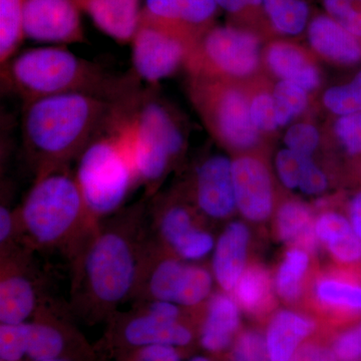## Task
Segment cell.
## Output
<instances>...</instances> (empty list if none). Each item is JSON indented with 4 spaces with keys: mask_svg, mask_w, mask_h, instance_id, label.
Instances as JSON below:
<instances>
[{
    "mask_svg": "<svg viewBox=\"0 0 361 361\" xmlns=\"http://www.w3.org/2000/svg\"><path fill=\"white\" fill-rule=\"evenodd\" d=\"M116 104L78 92L26 103L21 132L26 151L39 165V174L63 167L66 161L80 155Z\"/></svg>",
    "mask_w": 361,
    "mask_h": 361,
    "instance_id": "6da1fadb",
    "label": "cell"
},
{
    "mask_svg": "<svg viewBox=\"0 0 361 361\" xmlns=\"http://www.w3.org/2000/svg\"><path fill=\"white\" fill-rule=\"evenodd\" d=\"M4 87L25 103L56 94H89L118 103L135 92L132 78L118 80L61 47L21 52L1 66Z\"/></svg>",
    "mask_w": 361,
    "mask_h": 361,
    "instance_id": "7a4b0ae2",
    "label": "cell"
},
{
    "mask_svg": "<svg viewBox=\"0 0 361 361\" xmlns=\"http://www.w3.org/2000/svg\"><path fill=\"white\" fill-rule=\"evenodd\" d=\"M75 179L90 217L116 211L139 182L123 103L116 104L103 127L80 154Z\"/></svg>",
    "mask_w": 361,
    "mask_h": 361,
    "instance_id": "3957f363",
    "label": "cell"
},
{
    "mask_svg": "<svg viewBox=\"0 0 361 361\" xmlns=\"http://www.w3.org/2000/svg\"><path fill=\"white\" fill-rule=\"evenodd\" d=\"M125 111L137 180L156 189L184 151V132L155 90L135 92L126 101Z\"/></svg>",
    "mask_w": 361,
    "mask_h": 361,
    "instance_id": "277c9868",
    "label": "cell"
},
{
    "mask_svg": "<svg viewBox=\"0 0 361 361\" xmlns=\"http://www.w3.org/2000/svg\"><path fill=\"white\" fill-rule=\"evenodd\" d=\"M61 168L39 174L20 209L26 232L42 245L59 243L90 216L77 179Z\"/></svg>",
    "mask_w": 361,
    "mask_h": 361,
    "instance_id": "5b68a950",
    "label": "cell"
},
{
    "mask_svg": "<svg viewBox=\"0 0 361 361\" xmlns=\"http://www.w3.org/2000/svg\"><path fill=\"white\" fill-rule=\"evenodd\" d=\"M85 282L90 296L101 305H116L134 286L137 259L125 233H99L87 248L84 262Z\"/></svg>",
    "mask_w": 361,
    "mask_h": 361,
    "instance_id": "8992f818",
    "label": "cell"
},
{
    "mask_svg": "<svg viewBox=\"0 0 361 361\" xmlns=\"http://www.w3.org/2000/svg\"><path fill=\"white\" fill-rule=\"evenodd\" d=\"M199 40L141 13L132 39L135 75L152 85L174 75Z\"/></svg>",
    "mask_w": 361,
    "mask_h": 361,
    "instance_id": "52a82bcc",
    "label": "cell"
},
{
    "mask_svg": "<svg viewBox=\"0 0 361 361\" xmlns=\"http://www.w3.org/2000/svg\"><path fill=\"white\" fill-rule=\"evenodd\" d=\"M204 111L221 141L233 149L257 144L259 130L252 121L250 104L241 90L232 87L200 85Z\"/></svg>",
    "mask_w": 361,
    "mask_h": 361,
    "instance_id": "ba28073f",
    "label": "cell"
},
{
    "mask_svg": "<svg viewBox=\"0 0 361 361\" xmlns=\"http://www.w3.org/2000/svg\"><path fill=\"white\" fill-rule=\"evenodd\" d=\"M196 47L204 63L228 77H246L259 65L260 42L255 33L245 28L212 26Z\"/></svg>",
    "mask_w": 361,
    "mask_h": 361,
    "instance_id": "9c48e42d",
    "label": "cell"
},
{
    "mask_svg": "<svg viewBox=\"0 0 361 361\" xmlns=\"http://www.w3.org/2000/svg\"><path fill=\"white\" fill-rule=\"evenodd\" d=\"M80 11L73 0H25V39L54 44L85 42Z\"/></svg>",
    "mask_w": 361,
    "mask_h": 361,
    "instance_id": "30bf717a",
    "label": "cell"
},
{
    "mask_svg": "<svg viewBox=\"0 0 361 361\" xmlns=\"http://www.w3.org/2000/svg\"><path fill=\"white\" fill-rule=\"evenodd\" d=\"M236 208L247 220L262 222L273 209V187L267 168L252 157H239L232 163Z\"/></svg>",
    "mask_w": 361,
    "mask_h": 361,
    "instance_id": "8fae6325",
    "label": "cell"
},
{
    "mask_svg": "<svg viewBox=\"0 0 361 361\" xmlns=\"http://www.w3.org/2000/svg\"><path fill=\"white\" fill-rule=\"evenodd\" d=\"M232 163L228 157L215 155L197 170V203L202 212L214 219H224L236 209Z\"/></svg>",
    "mask_w": 361,
    "mask_h": 361,
    "instance_id": "7c38bea8",
    "label": "cell"
},
{
    "mask_svg": "<svg viewBox=\"0 0 361 361\" xmlns=\"http://www.w3.org/2000/svg\"><path fill=\"white\" fill-rule=\"evenodd\" d=\"M218 9L216 0H146L142 13L200 40L212 27Z\"/></svg>",
    "mask_w": 361,
    "mask_h": 361,
    "instance_id": "4fadbf2b",
    "label": "cell"
},
{
    "mask_svg": "<svg viewBox=\"0 0 361 361\" xmlns=\"http://www.w3.org/2000/svg\"><path fill=\"white\" fill-rule=\"evenodd\" d=\"M159 224L166 243L183 259L199 260L214 250L216 243L212 235L195 227L192 215L185 207H166Z\"/></svg>",
    "mask_w": 361,
    "mask_h": 361,
    "instance_id": "5bb4252c",
    "label": "cell"
},
{
    "mask_svg": "<svg viewBox=\"0 0 361 361\" xmlns=\"http://www.w3.org/2000/svg\"><path fill=\"white\" fill-rule=\"evenodd\" d=\"M250 233L244 223H230L216 242L213 253V274L225 292H233L246 269Z\"/></svg>",
    "mask_w": 361,
    "mask_h": 361,
    "instance_id": "9a60e30c",
    "label": "cell"
},
{
    "mask_svg": "<svg viewBox=\"0 0 361 361\" xmlns=\"http://www.w3.org/2000/svg\"><path fill=\"white\" fill-rule=\"evenodd\" d=\"M306 32L311 47L320 56L342 65H353L360 61V39L326 13L313 16Z\"/></svg>",
    "mask_w": 361,
    "mask_h": 361,
    "instance_id": "2e32d148",
    "label": "cell"
},
{
    "mask_svg": "<svg viewBox=\"0 0 361 361\" xmlns=\"http://www.w3.org/2000/svg\"><path fill=\"white\" fill-rule=\"evenodd\" d=\"M80 9L94 25L116 42H132L139 25L140 0H82Z\"/></svg>",
    "mask_w": 361,
    "mask_h": 361,
    "instance_id": "e0dca14e",
    "label": "cell"
},
{
    "mask_svg": "<svg viewBox=\"0 0 361 361\" xmlns=\"http://www.w3.org/2000/svg\"><path fill=\"white\" fill-rule=\"evenodd\" d=\"M315 329L314 320L307 316L295 311H278L265 334L270 360L289 361Z\"/></svg>",
    "mask_w": 361,
    "mask_h": 361,
    "instance_id": "ac0fdd59",
    "label": "cell"
},
{
    "mask_svg": "<svg viewBox=\"0 0 361 361\" xmlns=\"http://www.w3.org/2000/svg\"><path fill=\"white\" fill-rule=\"evenodd\" d=\"M123 336L130 345L180 348L192 341V332L178 320L166 319L147 311L126 325Z\"/></svg>",
    "mask_w": 361,
    "mask_h": 361,
    "instance_id": "d6986e66",
    "label": "cell"
},
{
    "mask_svg": "<svg viewBox=\"0 0 361 361\" xmlns=\"http://www.w3.org/2000/svg\"><path fill=\"white\" fill-rule=\"evenodd\" d=\"M228 292L214 294L208 303L202 327L201 344L206 350L219 353L229 348L240 325V306Z\"/></svg>",
    "mask_w": 361,
    "mask_h": 361,
    "instance_id": "ffe728a7",
    "label": "cell"
},
{
    "mask_svg": "<svg viewBox=\"0 0 361 361\" xmlns=\"http://www.w3.org/2000/svg\"><path fill=\"white\" fill-rule=\"evenodd\" d=\"M315 231L319 244L326 247L330 255L344 264L361 260V239L344 216L325 212L315 220Z\"/></svg>",
    "mask_w": 361,
    "mask_h": 361,
    "instance_id": "44dd1931",
    "label": "cell"
},
{
    "mask_svg": "<svg viewBox=\"0 0 361 361\" xmlns=\"http://www.w3.org/2000/svg\"><path fill=\"white\" fill-rule=\"evenodd\" d=\"M266 61L271 71L281 80H288L306 92L315 90L320 84L317 68L307 61L303 52L288 42L270 45Z\"/></svg>",
    "mask_w": 361,
    "mask_h": 361,
    "instance_id": "7402d4cb",
    "label": "cell"
},
{
    "mask_svg": "<svg viewBox=\"0 0 361 361\" xmlns=\"http://www.w3.org/2000/svg\"><path fill=\"white\" fill-rule=\"evenodd\" d=\"M278 237L284 243L308 253L319 245L315 231V220L310 209L298 201L286 202L280 207L276 216Z\"/></svg>",
    "mask_w": 361,
    "mask_h": 361,
    "instance_id": "603a6c76",
    "label": "cell"
},
{
    "mask_svg": "<svg viewBox=\"0 0 361 361\" xmlns=\"http://www.w3.org/2000/svg\"><path fill=\"white\" fill-rule=\"evenodd\" d=\"M37 306V293L30 280L20 273L2 275L0 282V322H26Z\"/></svg>",
    "mask_w": 361,
    "mask_h": 361,
    "instance_id": "cb8c5ba5",
    "label": "cell"
},
{
    "mask_svg": "<svg viewBox=\"0 0 361 361\" xmlns=\"http://www.w3.org/2000/svg\"><path fill=\"white\" fill-rule=\"evenodd\" d=\"M314 296L320 305L337 312L361 313V283L341 275H326L314 285Z\"/></svg>",
    "mask_w": 361,
    "mask_h": 361,
    "instance_id": "d4e9b609",
    "label": "cell"
},
{
    "mask_svg": "<svg viewBox=\"0 0 361 361\" xmlns=\"http://www.w3.org/2000/svg\"><path fill=\"white\" fill-rule=\"evenodd\" d=\"M240 308L250 314H258L269 307L272 300V282L269 273L258 265L247 267L234 290Z\"/></svg>",
    "mask_w": 361,
    "mask_h": 361,
    "instance_id": "484cf974",
    "label": "cell"
},
{
    "mask_svg": "<svg viewBox=\"0 0 361 361\" xmlns=\"http://www.w3.org/2000/svg\"><path fill=\"white\" fill-rule=\"evenodd\" d=\"M266 20L281 35L295 37L307 30L311 20L306 0H263Z\"/></svg>",
    "mask_w": 361,
    "mask_h": 361,
    "instance_id": "4316f807",
    "label": "cell"
},
{
    "mask_svg": "<svg viewBox=\"0 0 361 361\" xmlns=\"http://www.w3.org/2000/svg\"><path fill=\"white\" fill-rule=\"evenodd\" d=\"M310 263V253L303 249L293 247L286 252L274 280L275 290L280 298L287 302L299 298Z\"/></svg>",
    "mask_w": 361,
    "mask_h": 361,
    "instance_id": "83f0119b",
    "label": "cell"
},
{
    "mask_svg": "<svg viewBox=\"0 0 361 361\" xmlns=\"http://www.w3.org/2000/svg\"><path fill=\"white\" fill-rule=\"evenodd\" d=\"M187 268L188 264L177 259L167 258L159 262L149 278L148 290L152 298L177 304Z\"/></svg>",
    "mask_w": 361,
    "mask_h": 361,
    "instance_id": "f1b7e54d",
    "label": "cell"
},
{
    "mask_svg": "<svg viewBox=\"0 0 361 361\" xmlns=\"http://www.w3.org/2000/svg\"><path fill=\"white\" fill-rule=\"evenodd\" d=\"M25 0H0V63L13 59L25 39L23 11Z\"/></svg>",
    "mask_w": 361,
    "mask_h": 361,
    "instance_id": "f546056e",
    "label": "cell"
},
{
    "mask_svg": "<svg viewBox=\"0 0 361 361\" xmlns=\"http://www.w3.org/2000/svg\"><path fill=\"white\" fill-rule=\"evenodd\" d=\"M65 348L63 334L45 323H27L26 356L32 361L56 360Z\"/></svg>",
    "mask_w": 361,
    "mask_h": 361,
    "instance_id": "4dcf8cb0",
    "label": "cell"
},
{
    "mask_svg": "<svg viewBox=\"0 0 361 361\" xmlns=\"http://www.w3.org/2000/svg\"><path fill=\"white\" fill-rule=\"evenodd\" d=\"M307 92L288 80H280L273 92L279 127L288 125L305 110L308 104Z\"/></svg>",
    "mask_w": 361,
    "mask_h": 361,
    "instance_id": "1f68e13d",
    "label": "cell"
},
{
    "mask_svg": "<svg viewBox=\"0 0 361 361\" xmlns=\"http://www.w3.org/2000/svg\"><path fill=\"white\" fill-rule=\"evenodd\" d=\"M323 104L327 110L339 116L361 113V71L348 84L327 90Z\"/></svg>",
    "mask_w": 361,
    "mask_h": 361,
    "instance_id": "d6a6232c",
    "label": "cell"
},
{
    "mask_svg": "<svg viewBox=\"0 0 361 361\" xmlns=\"http://www.w3.org/2000/svg\"><path fill=\"white\" fill-rule=\"evenodd\" d=\"M213 276L205 268L188 265L184 285L178 299V305L195 306L203 302L210 295Z\"/></svg>",
    "mask_w": 361,
    "mask_h": 361,
    "instance_id": "836d02e7",
    "label": "cell"
},
{
    "mask_svg": "<svg viewBox=\"0 0 361 361\" xmlns=\"http://www.w3.org/2000/svg\"><path fill=\"white\" fill-rule=\"evenodd\" d=\"M230 361H271L264 334L256 330L242 332L233 344Z\"/></svg>",
    "mask_w": 361,
    "mask_h": 361,
    "instance_id": "e575fe53",
    "label": "cell"
},
{
    "mask_svg": "<svg viewBox=\"0 0 361 361\" xmlns=\"http://www.w3.org/2000/svg\"><path fill=\"white\" fill-rule=\"evenodd\" d=\"M27 322L0 325V357L2 361H20L26 355Z\"/></svg>",
    "mask_w": 361,
    "mask_h": 361,
    "instance_id": "d590c367",
    "label": "cell"
},
{
    "mask_svg": "<svg viewBox=\"0 0 361 361\" xmlns=\"http://www.w3.org/2000/svg\"><path fill=\"white\" fill-rule=\"evenodd\" d=\"M325 13L361 39V7L355 0H322Z\"/></svg>",
    "mask_w": 361,
    "mask_h": 361,
    "instance_id": "8d00e7d4",
    "label": "cell"
},
{
    "mask_svg": "<svg viewBox=\"0 0 361 361\" xmlns=\"http://www.w3.org/2000/svg\"><path fill=\"white\" fill-rule=\"evenodd\" d=\"M320 135L314 126L298 123L287 130L284 137L286 149L303 157H311L319 146Z\"/></svg>",
    "mask_w": 361,
    "mask_h": 361,
    "instance_id": "74e56055",
    "label": "cell"
},
{
    "mask_svg": "<svg viewBox=\"0 0 361 361\" xmlns=\"http://www.w3.org/2000/svg\"><path fill=\"white\" fill-rule=\"evenodd\" d=\"M305 158L286 148L278 152L275 167L278 177L287 189H298Z\"/></svg>",
    "mask_w": 361,
    "mask_h": 361,
    "instance_id": "f35d334b",
    "label": "cell"
},
{
    "mask_svg": "<svg viewBox=\"0 0 361 361\" xmlns=\"http://www.w3.org/2000/svg\"><path fill=\"white\" fill-rule=\"evenodd\" d=\"M334 132L349 154L361 155V113L339 116Z\"/></svg>",
    "mask_w": 361,
    "mask_h": 361,
    "instance_id": "ab89813d",
    "label": "cell"
},
{
    "mask_svg": "<svg viewBox=\"0 0 361 361\" xmlns=\"http://www.w3.org/2000/svg\"><path fill=\"white\" fill-rule=\"evenodd\" d=\"M250 113L259 132H272L279 128L272 94L263 92L254 97L250 103Z\"/></svg>",
    "mask_w": 361,
    "mask_h": 361,
    "instance_id": "60d3db41",
    "label": "cell"
},
{
    "mask_svg": "<svg viewBox=\"0 0 361 361\" xmlns=\"http://www.w3.org/2000/svg\"><path fill=\"white\" fill-rule=\"evenodd\" d=\"M332 349L338 361H361V322L341 332Z\"/></svg>",
    "mask_w": 361,
    "mask_h": 361,
    "instance_id": "b9f144b4",
    "label": "cell"
},
{
    "mask_svg": "<svg viewBox=\"0 0 361 361\" xmlns=\"http://www.w3.org/2000/svg\"><path fill=\"white\" fill-rule=\"evenodd\" d=\"M329 186L326 175L313 161L311 157L304 159L302 173L298 189L306 195H319Z\"/></svg>",
    "mask_w": 361,
    "mask_h": 361,
    "instance_id": "7bdbcfd3",
    "label": "cell"
},
{
    "mask_svg": "<svg viewBox=\"0 0 361 361\" xmlns=\"http://www.w3.org/2000/svg\"><path fill=\"white\" fill-rule=\"evenodd\" d=\"M289 361H338L332 348L322 344H302Z\"/></svg>",
    "mask_w": 361,
    "mask_h": 361,
    "instance_id": "ee69618b",
    "label": "cell"
},
{
    "mask_svg": "<svg viewBox=\"0 0 361 361\" xmlns=\"http://www.w3.org/2000/svg\"><path fill=\"white\" fill-rule=\"evenodd\" d=\"M219 8L232 16H245L248 13L262 11L263 0H216Z\"/></svg>",
    "mask_w": 361,
    "mask_h": 361,
    "instance_id": "f6af8a7d",
    "label": "cell"
},
{
    "mask_svg": "<svg viewBox=\"0 0 361 361\" xmlns=\"http://www.w3.org/2000/svg\"><path fill=\"white\" fill-rule=\"evenodd\" d=\"M135 361H180V355L172 346L149 345L142 348Z\"/></svg>",
    "mask_w": 361,
    "mask_h": 361,
    "instance_id": "bcb514c9",
    "label": "cell"
},
{
    "mask_svg": "<svg viewBox=\"0 0 361 361\" xmlns=\"http://www.w3.org/2000/svg\"><path fill=\"white\" fill-rule=\"evenodd\" d=\"M13 213L6 206L0 208V241L1 244L6 243L11 238L13 231Z\"/></svg>",
    "mask_w": 361,
    "mask_h": 361,
    "instance_id": "7dc6e473",
    "label": "cell"
},
{
    "mask_svg": "<svg viewBox=\"0 0 361 361\" xmlns=\"http://www.w3.org/2000/svg\"><path fill=\"white\" fill-rule=\"evenodd\" d=\"M349 222L353 231L361 239V192L356 194L349 207Z\"/></svg>",
    "mask_w": 361,
    "mask_h": 361,
    "instance_id": "c3c4849f",
    "label": "cell"
},
{
    "mask_svg": "<svg viewBox=\"0 0 361 361\" xmlns=\"http://www.w3.org/2000/svg\"><path fill=\"white\" fill-rule=\"evenodd\" d=\"M188 361H211L209 358L205 357V356H195V357L191 358V360Z\"/></svg>",
    "mask_w": 361,
    "mask_h": 361,
    "instance_id": "681fc988",
    "label": "cell"
},
{
    "mask_svg": "<svg viewBox=\"0 0 361 361\" xmlns=\"http://www.w3.org/2000/svg\"><path fill=\"white\" fill-rule=\"evenodd\" d=\"M39 361H68V360H61V358H56V360H39Z\"/></svg>",
    "mask_w": 361,
    "mask_h": 361,
    "instance_id": "f907efd6",
    "label": "cell"
},
{
    "mask_svg": "<svg viewBox=\"0 0 361 361\" xmlns=\"http://www.w3.org/2000/svg\"><path fill=\"white\" fill-rule=\"evenodd\" d=\"M73 1L77 2V4H78V6L80 7V2H82V0H73Z\"/></svg>",
    "mask_w": 361,
    "mask_h": 361,
    "instance_id": "816d5d0a",
    "label": "cell"
},
{
    "mask_svg": "<svg viewBox=\"0 0 361 361\" xmlns=\"http://www.w3.org/2000/svg\"><path fill=\"white\" fill-rule=\"evenodd\" d=\"M355 1L361 7V0H355Z\"/></svg>",
    "mask_w": 361,
    "mask_h": 361,
    "instance_id": "f5cc1de1",
    "label": "cell"
}]
</instances>
